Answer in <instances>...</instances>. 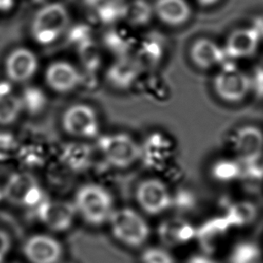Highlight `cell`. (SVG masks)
I'll list each match as a JSON object with an SVG mask.
<instances>
[{"instance_id":"6da1fadb","label":"cell","mask_w":263,"mask_h":263,"mask_svg":"<svg viewBox=\"0 0 263 263\" xmlns=\"http://www.w3.org/2000/svg\"><path fill=\"white\" fill-rule=\"evenodd\" d=\"M73 203L77 215L92 226L108 223L114 211L111 193L97 183H86L80 186L75 193Z\"/></svg>"},{"instance_id":"7a4b0ae2","label":"cell","mask_w":263,"mask_h":263,"mask_svg":"<svg viewBox=\"0 0 263 263\" xmlns=\"http://www.w3.org/2000/svg\"><path fill=\"white\" fill-rule=\"evenodd\" d=\"M70 24V14L66 6L60 2H51L41 6L33 15L31 35L40 45H50L59 40Z\"/></svg>"},{"instance_id":"3957f363","label":"cell","mask_w":263,"mask_h":263,"mask_svg":"<svg viewBox=\"0 0 263 263\" xmlns=\"http://www.w3.org/2000/svg\"><path fill=\"white\" fill-rule=\"evenodd\" d=\"M108 223L113 237L123 246L139 248L149 239L150 226L146 219L134 209L114 210Z\"/></svg>"},{"instance_id":"277c9868","label":"cell","mask_w":263,"mask_h":263,"mask_svg":"<svg viewBox=\"0 0 263 263\" xmlns=\"http://www.w3.org/2000/svg\"><path fill=\"white\" fill-rule=\"evenodd\" d=\"M213 88L220 100L236 104L242 102L251 92L252 77L236 67L224 66L215 75Z\"/></svg>"},{"instance_id":"5b68a950","label":"cell","mask_w":263,"mask_h":263,"mask_svg":"<svg viewBox=\"0 0 263 263\" xmlns=\"http://www.w3.org/2000/svg\"><path fill=\"white\" fill-rule=\"evenodd\" d=\"M99 148L104 158L111 165L119 168L133 165L142 154L136 140L123 133L102 137L99 140Z\"/></svg>"},{"instance_id":"8992f818","label":"cell","mask_w":263,"mask_h":263,"mask_svg":"<svg viewBox=\"0 0 263 263\" xmlns=\"http://www.w3.org/2000/svg\"><path fill=\"white\" fill-rule=\"evenodd\" d=\"M63 129L78 139L96 138L100 132V123L96 110L84 103L69 106L62 116Z\"/></svg>"},{"instance_id":"52a82bcc","label":"cell","mask_w":263,"mask_h":263,"mask_svg":"<svg viewBox=\"0 0 263 263\" xmlns=\"http://www.w3.org/2000/svg\"><path fill=\"white\" fill-rule=\"evenodd\" d=\"M230 149L242 165L259 162L263 157V130L252 124L237 127L230 138Z\"/></svg>"},{"instance_id":"ba28073f","label":"cell","mask_w":263,"mask_h":263,"mask_svg":"<svg viewBox=\"0 0 263 263\" xmlns=\"http://www.w3.org/2000/svg\"><path fill=\"white\" fill-rule=\"evenodd\" d=\"M2 188L4 198L15 205L37 206L43 200V192L38 181L29 173L12 174Z\"/></svg>"},{"instance_id":"9c48e42d","label":"cell","mask_w":263,"mask_h":263,"mask_svg":"<svg viewBox=\"0 0 263 263\" xmlns=\"http://www.w3.org/2000/svg\"><path fill=\"white\" fill-rule=\"evenodd\" d=\"M135 197L140 209L151 216L160 215L172 205V194L167 185L157 178L141 181L136 188Z\"/></svg>"},{"instance_id":"30bf717a","label":"cell","mask_w":263,"mask_h":263,"mask_svg":"<svg viewBox=\"0 0 263 263\" xmlns=\"http://www.w3.org/2000/svg\"><path fill=\"white\" fill-rule=\"evenodd\" d=\"M38 220L53 232H64L71 228L77 215L73 202L43 199L37 206Z\"/></svg>"},{"instance_id":"8fae6325","label":"cell","mask_w":263,"mask_h":263,"mask_svg":"<svg viewBox=\"0 0 263 263\" xmlns=\"http://www.w3.org/2000/svg\"><path fill=\"white\" fill-rule=\"evenodd\" d=\"M23 254L29 263H60L63 256V246L55 237L38 233L26 239Z\"/></svg>"},{"instance_id":"7c38bea8","label":"cell","mask_w":263,"mask_h":263,"mask_svg":"<svg viewBox=\"0 0 263 263\" xmlns=\"http://www.w3.org/2000/svg\"><path fill=\"white\" fill-rule=\"evenodd\" d=\"M261 40V31L257 28L235 29L226 39L224 45L226 57L235 60L251 58L258 51Z\"/></svg>"},{"instance_id":"4fadbf2b","label":"cell","mask_w":263,"mask_h":263,"mask_svg":"<svg viewBox=\"0 0 263 263\" xmlns=\"http://www.w3.org/2000/svg\"><path fill=\"white\" fill-rule=\"evenodd\" d=\"M4 68L10 81L24 83L35 75L38 69V58L30 48L16 47L7 54Z\"/></svg>"},{"instance_id":"5bb4252c","label":"cell","mask_w":263,"mask_h":263,"mask_svg":"<svg viewBox=\"0 0 263 263\" xmlns=\"http://www.w3.org/2000/svg\"><path fill=\"white\" fill-rule=\"evenodd\" d=\"M45 82L50 89L59 93L74 90L81 82V74L78 69L66 61L50 63L44 74Z\"/></svg>"},{"instance_id":"9a60e30c","label":"cell","mask_w":263,"mask_h":263,"mask_svg":"<svg viewBox=\"0 0 263 263\" xmlns=\"http://www.w3.org/2000/svg\"><path fill=\"white\" fill-rule=\"evenodd\" d=\"M190 59L192 63L200 69H212L221 65L226 53L224 47L210 38H199L190 47Z\"/></svg>"},{"instance_id":"2e32d148","label":"cell","mask_w":263,"mask_h":263,"mask_svg":"<svg viewBox=\"0 0 263 263\" xmlns=\"http://www.w3.org/2000/svg\"><path fill=\"white\" fill-rule=\"evenodd\" d=\"M154 12L163 24L178 27L188 22L192 11L186 0H156Z\"/></svg>"},{"instance_id":"e0dca14e","label":"cell","mask_w":263,"mask_h":263,"mask_svg":"<svg viewBox=\"0 0 263 263\" xmlns=\"http://www.w3.org/2000/svg\"><path fill=\"white\" fill-rule=\"evenodd\" d=\"M159 238L165 246L175 247L188 242L195 235L193 226L182 219H168L159 225Z\"/></svg>"},{"instance_id":"ac0fdd59","label":"cell","mask_w":263,"mask_h":263,"mask_svg":"<svg viewBox=\"0 0 263 263\" xmlns=\"http://www.w3.org/2000/svg\"><path fill=\"white\" fill-rule=\"evenodd\" d=\"M23 110L21 96L8 87H0V125L14 123Z\"/></svg>"},{"instance_id":"d6986e66","label":"cell","mask_w":263,"mask_h":263,"mask_svg":"<svg viewBox=\"0 0 263 263\" xmlns=\"http://www.w3.org/2000/svg\"><path fill=\"white\" fill-rule=\"evenodd\" d=\"M257 212L250 201H235L227 208L224 216L232 228H242L256 219Z\"/></svg>"},{"instance_id":"ffe728a7","label":"cell","mask_w":263,"mask_h":263,"mask_svg":"<svg viewBox=\"0 0 263 263\" xmlns=\"http://www.w3.org/2000/svg\"><path fill=\"white\" fill-rule=\"evenodd\" d=\"M243 165L234 157H224L216 160L211 167L214 180L221 183H230L240 179Z\"/></svg>"},{"instance_id":"44dd1931","label":"cell","mask_w":263,"mask_h":263,"mask_svg":"<svg viewBox=\"0 0 263 263\" xmlns=\"http://www.w3.org/2000/svg\"><path fill=\"white\" fill-rule=\"evenodd\" d=\"M260 261V247L252 240L236 242L228 255V263H259Z\"/></svg>"},{"instance_id":"7402d4cb","label":"cell","mask_w":263,"mask_h":263,"mask_svg":"<svg viewBox=\"0 0 263 263\" xmlns=\"http://www.w3.org/2000/svg\"><path fill=\"white\" fill-rule=\"evenodd\" d=\"M141 263H176V260L165 248L154 246L142 252Z\"/></svg>"},{"instance_id":"603a6c76","label":"cell","mask_w":263,"mask_h":263,"mask_svg":"<svg viewBox=\"0 0 263 263\" xmlns=\"http://www.w3.org/2000/svg\"><path fill=\"white\" fill-rule=\"evenodd\" d=\"M17 143L13 135L0 132V162L10 159L16 152Z\"/></svg>"},{"instance_id":"cb8c5ba5","label":"cell","mask_w":263,"mask_h":263,"mask_svg":"<svg viewBox=\"0 0 263 263\" xmlns=\"http://www.w3.org/2000/svg\"><path fill=\"white\" fill-rule=\"evenodd\" d=\"M11 249L10 235L0 228V263H3Z\"/></svg>"},{"instance_id":"d4e9b609","label":"cell","mask_w":263,"mask_h":263,"mask_svg":"<svg viewBox=\"0 0 263 263\" xmlns=\"http://www.w3.org/2000/svg\"><path fill=\"white\" fill-rule=\"evenodd\" d=\"M202 6H213L217 4L220 0H196Z\"/></svg>"},{"instance_id":"484cf974","label":"cell","mask_w":263,"mask_h":263,"mask_svg":"<svg viewBox=\"0 0 263 263\" xmlns=\"http://www.w3.org/2000/svg\"><path fill=\"white\" fill-rule=\"evenodd\" d=\"M2 198H4V196H3V188H0V200Z\"/></svg>"},{"instance_id":"4316f807","label":"cell","mask_w":263,"mask_h":263,"mask_svg":"<svg viewBox=\"0 0 263 263\" xmlns=\"http://www.w3.org/2000/svg\"><path fill=\"white\" fill-rule=\"evenodd\" d=\"M261 35H262V39H263V31H261Z\"/></svg>"},{"instance_id":"83f0119b","label":"cell","mask_w":263,"mask_h":263,"mask_svg":"<svg viewBox=\"0 0 263 263\" xmlns=\"http://www.w3.org/2000/svg\"><path fill=\"white\" fill-rule=\"evenodd\" d=\"M259 263H263V262H261V261H260V262H259Z\"/></svg>"},{"instance_id":"f1b7e54d","label":"cell","mask_w":263,"mask_h":263,"mask_svg":"<svg viewBox=\"0 0 263 263\" xmlns=\"http://www.w3.org/2000/svg\"><path fill=\"white\" fill-rule=\"evenodd\" d=\"M13 263H16V262H13Z\"/></svg>"}]
</instances>
